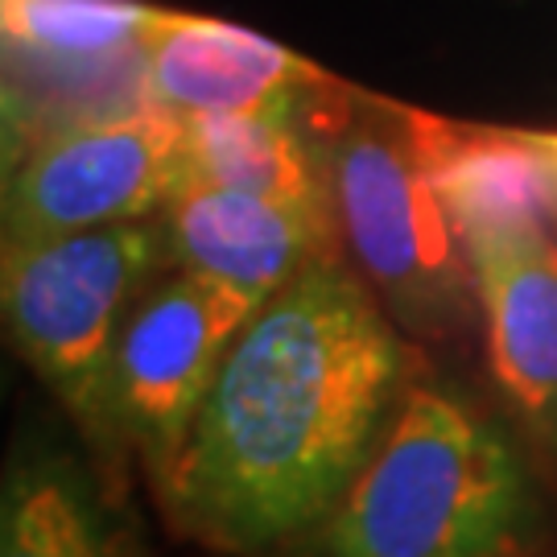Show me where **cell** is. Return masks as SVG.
Masks as SVG:
<instances>
[{"mask_svg":"<svg viewBox=\"0 0 557 557\" xmlns=\"http://www.w3.org/2000/svg\"><path fill=\"white\" fill-rule=\"evenodd\" d=\"M409 347L338 252L314 257L244 322L158 487L182 537L264 554L314 533L376 450Z\"/></svg>","mask_w":557,"mask_h":557,"instance_id":"cell-1","label":"cell"},{"mask_svg":"<svg viewBox=\"0 0 557 557\" xmlns=\"http://www.w3.org/2000/svg\"><path fill=\"white\" fill-rule=\"evenodd\" d=\"M182 120L190 140V165L199 178L269 199L331 207L326 170L310 133L301 128L298 103L264 112H202Z\"/></svg>","mask_w":557,"mask_h":557,"instance_id":"cell-13","label":"cell"},{"mask_svg":"<svg viewBox=\"0 0 557 557\" xmlns=\"http://www.w3.org/2000/svg\"><path fill=\"white\" fill-rule=\"evenodd\" d=\"M190 174L186 120L161 103L46 120L0 195V252L161 215Z\"/></svg>","mask_w":557,"mask_h":557,"instance_id":"cell-6","label":"cell"},{"mask_svg":"<svg viewBox=\"0 0 557 557\" xmlns=\"http://www.w3.org/2000/svg\"><path fill=\"white\" fill-rule=\"evenodd\" d=\"M537 517L512 438L446 388H405L310 557H512Z\"/></svg>","mask_w":557,"mask_h":557,"instance_id":"cell-2","label":"cell"},{"mask_svg":"<svg viewBox=\"0 0 557 557\" xmlns=\"http://www.w3.org/2000/svg\"><path fill=\"white\" fill-rule=\"evenodd\" d=\"M0 557H145L108 458L66 413H34L0 458Z\"/></svg>","mask_w":557,"mask_h":557,"instance_id":"cell-7","label":"cell"},{"mask_svg":"<svg viewBox=\"0 0 557 557\" xmlns=\"http://www.w3.org/2000/svg\"><path fill=\"white\" fill-rule=\"evenodd\" d=\"M462 244L496 384L524 430L557 455V236L549 227H487Z\"/></svg>","mask_w":557,"mask_h":557,"instance_id":"cell-8","label":"cell"},{"mask_svg":"<svg viewBox=\"0 0 557 557\" xmlns=\"http://www.w3.org/2000/svg\"><path fill=\"white\" fill-rule=\"evenodd\" d=\"M170 264L161 215L0 252V331L75 425L124 314Z\"/></svg>","mask_w":557,"mask_h":557,"instance_id":"cell-5","label":"cell"},{"mask_svg":"<svg viewBox=\"0 0 557 557\" xmlns=\"http://www.w3.org/2000/svg\"><path fill=\"white\" fill-rule=\"evenodd\" d=\"M34 133H38V112L17 91V83L0 71V195L9 190Z\"/></svg>","mask_w":557,"mask_h":557,"instance_id":"cell-14","label":"cell"},{"mask_svg":"<svg viewBox=\"0 0 557 557\" xmlns=\"http://www.w3.org/2000/svg\"><path fill=\"white\" fill-rule=\"evenodd\" d=\"M418 153L458 236L487 227H549L557 236V165L537 133L450 124L409 108Z\"/></svg>","mask_w":557,"mask_h":557,"instance_id":"cell-12","label":"cell"},{"mask_svg":"<svg viewBox=\"0 0 557 557\" xmlns=\"http://www.w3.org/2000/svg\"><path fill=\"white\" fill-rule=\"evenodd\" d=\"M161 220L178 269L227 281L260 301L298 277L314 257L331 252L338 232L331 207L269 199L199 174L186 178Z\"/></svg>","mask_w":557,"mask_h":557,"instance_id":"cell-10","label":"cell"},{"mask_svg":"<svg viewBox=\"0 0 557 557\" xmlns=\"http://www.w3.org/2000/svg\"><path fill=\"white\" fill-rule=\"evenodd\" d=\"M257 306L248 289L170 264L120 322L91 409L79 421L83 438L108 462L137 458L149 483L161 487Z\"/></svg>","mask_w":557,"mask_h":557,"instance_id":"cell-4","label":"cell"},{"mask_svg":"<svg viewBox=\"0 0 557 557\" xmlns=\"http://www.w3.org/2000/svg\"><path fill=\"white\" fill-rule=\"evenodd\" d=\"M537 140L549 149V158H554V165H557V133H537Z\"/></svg>","mask_w":557,"mask_h":557,"instance_id":"cell-15","label":"cell"},{"mask_svg":"<svg viewBox=\"0 0 557 557\" xmlns=\"http://www.w3.org/2000/svg\"><path fill=\"white\" fill-rule=\"evenodd\" d=\"M140 46L153 100L178 116L289 108L306 87L326 79L314 62L252 29L174 9H158Z\"/></svg>","mask_w":557,"mask_h":557,"instance_id":"cell-11","label":"cell"},{"mask_svg":"<svg viewBox=\"0 0 557 557\" xmlns=\"http://www.w3.org/2000/svg\"><path fill=\"white\" fill-rule=\"evenodd\" d=\"M153 17L145 0H0V71L25 66L50 96H83V112L149 108L140 41Z\"/></svg>","mask_w":557,"mask_h":557,"instance_id":"cell-9","label":"cell"},{"mask_svg":"<svg viewBox=\"0 0 557 557\" xmlns=\"http://www.w3.org/2000/svg\"><path fill=\"white\" fill-rule=\"evenodd\" d=\"M4 388H9V372H4V363H0V400H4Z\"/></svg>","mask_w":557,"mask_h":557,"instance_id":"cell-16","label":"cell"},{"mask_svg":"<svg viewBox=\"0 0 557 557\" xmlns=\"http://www.w3.org/2000/svg\"><path fill=\"white\" fill-rule=\"evenodd\" d=\"M298 120L326 170V195L359 277L400 331L446 338L471 319L475 273L430 178L409 108L338 87H306Z\"/></svg>","mask_w":557,"mask_h":557,"instance_id":"cell-3","label":"cell"}]
</instances>
